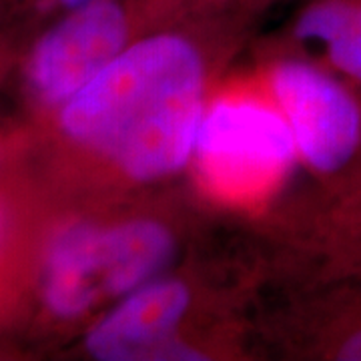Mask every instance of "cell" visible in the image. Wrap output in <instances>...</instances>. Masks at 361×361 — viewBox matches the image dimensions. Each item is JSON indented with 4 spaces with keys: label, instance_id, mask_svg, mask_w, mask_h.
I'll return each instance as SVG.
<instances>
[{
    "label": "cell",
    "instance_id": "obj_5",
    "mask_svg": "<svg viewBox=\"0 0 361 361\" xmlns=\"http://www.w3.org/2000/svg\"><path fill=\"white\" fill-rule=\"evenodd\" d=\"M191 307L189 287L177 279H153L121 297L85 337L99 361L159 360Z\"/></svg>",
    "mask_w": 361,
    "mask_h": 361
},
{
    "label": "cell",
    "instance_id": "obj_6",
    "mask_svg": "<svg viewBox=\"0 0 361 361\" xmlns=\"http://www.w3.org/2000/svg\"><path fill=\"white\" fill-rule=\"evenodd\" d=\"M175 255V237L163 223L129 219L99 225L92 241V275L103 301L121 299L157 279Z\"/></svg>",
    "mask_w": 361,
    "mask_h": 361
},
{
    "label": "cell",
    "instance_id": "obj_1",
    "mask_svg": "<svg viewBox=\"0 0 361 361\" xmlns=\"http://www.w3.org/2000/svg\"><path fill=\"white\" fill-rule=\"evenodd\" d=\"M205 63L193 40L157 32L133 40L66 101L59 130L139 183L179 173L205 115Z\"/></svg>",
    "mask_w": 361,
    "mask_h": 361
},
{
    "label": "cell",
    "instance_id": "obj_10",
    "mask_svg": "<svg viewBox=\"0 0 361 361\" xmlns=\"http://www.w3.org/2000/svg\"><path fill=\"white\" fill-rule=\"evenodd\" d=\"M6 229H8V211H6L4 203L0 201V245H2V241H4Z\"/></svg>",
    "mask_w": 361,
    "mask_h": 361
},
{
    "label": "cell",
    "instance_id": "obj_9",
    "mask_svg": "<svg viewBox=\"0 0 361 361\" xmlns=\"http://www.w3.org/2000/svg\"><path fill=\"white\" fill-rule=\"evenodd\" d=\"M30 4H35L40 11H59V13H65V11H71L75 6H80L89 0H26Z\"/></svg>",
    "mask_w": 361,
    "mask_h": 361
},
{
    "label": "cell",
    "instance_id": "obj_2",
    "mask_svg": "<svg viewBox=\"0 0 361 361\" xmlns=\"http://www.w3.org/2000/svg\"><path fill=\"white\" fill-rule=\"evenodd\" d=\"M159 0H89L61 13L25 61V85L47 109H61L129 47L141 8Z\"/></svg>",
    "mask_w": 361,
    "mask_h": 361
},
{
    "label": "cell",
    "instance_id": "obj_4",
    "mask_svg": "<svg viewBox=\"0 0 361 361\" xmlns=\"http://www.w3.org/2000/svg\"><path fill=\"white\" fill-rule=\"evenodd\" d=\"M193 157L213 185L235 193L269 185L299 159L279 109L247 97L221 99L205 109Z\"/></svg>",
    "mask_w": 361,
    "mask_h": 361
},
{
    "label": "cell",
    "instance_id": "obj_7",
    "mask_svg": "<svg viewBox=\"0 0 361 361\" xmlns=\"http://www.w3.org/2000/svg\"><path fill=\"white\" fill-rule=\"evenodd\" d=\"M317 241L331 275H361V179L322 221Z\"/></svg>",
    "mask_w": 361,
    "mask_h": 361
},
{
    "label": "cell",
    "instance_id": "obj_3",
    "mask_svg": "<svg viewBox=\"0 0 361 361\" xmlns=\"http://www.w3.org/2000/svg\"><path fill=\"white\" fill-rule=\"evenodd\" d=\"M269 87L299 159L325 179L348 175L361 159L360 99L329 71L299 59L273 66Z\"/></svg>",
    "mask_w": 361,
    "mask_h": 361
},
{
    "label": "cell",
    "instance_id": "obj_8",
    "mask_svg": "<svg viewBox=\"0 0 361 361\" xmlns=\"http://www.w3.org/2000/svg\"><path fill=\"white\" fill-rule=\"evenodd\" d=\"M325 357L339 361H361V297L345 299L329 315L322 331Z\"/></svg>",
    "mask_w": 361,
    "mask_h": 361
}]
</instances>
